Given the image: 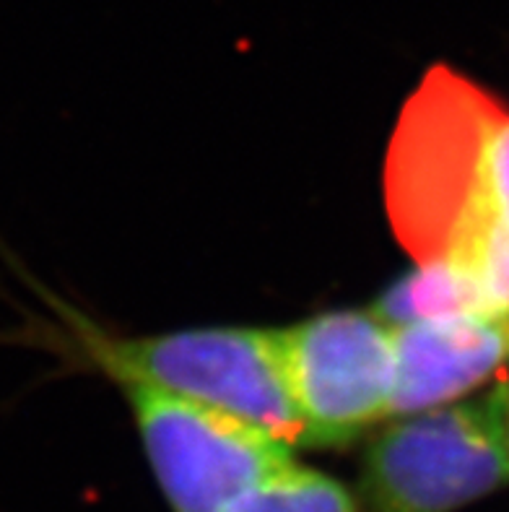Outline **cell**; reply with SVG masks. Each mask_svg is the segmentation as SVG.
I'll return each mask as SVG.
<instances>
[{
    "label": "cell",
    "mask_w": 509,
    "mask_h": 512,
    "mask_svg": "<svg viewBox=\"0 0 509 512\" xmlns=\"http://www.w3.org/2000/svg\"><path fill=\"white\" fill-rule=\"evenodd\" d=\"M385 208L419 263L471 273L509 315V107L450 65H434L400 110L385 159Z\"/></svg>",
    "instance_id": "1"
},
{
    "label": "cell",
    "mask_w": 509,
    "mask_h": 512,
    "mask_svg": "<svg viewBox=\"0 0 509 512\" xmlns=\"http://www.w3.org/2000/svg\"><path fill=\"white\" fill-rule=\"evenodd\" d=\"M102 370L123 385H146L203 403L304 448L281 331L193 328L141 338H86Z\"/></svg>",
    "instance_id": "2"
},
{
    "label": "cell",
    "mask_w": 509,
    "mask_h": 512,
    "mask_svg": "<svg viewBox=\"0 0 509 512\" xmlns=\"http://www.w3.org/2000/svg\"><path fill=\"white\" fill-rule=\"evenodd\" d=\"M509 385L408 414L372 440L359 510L458 512L509 484Z\"/></svg>",
    "instance_id": "3"
},
{
    "label": "cell",
    "mask_w": 509,
    "mask_h": 512,
    "mask_svg": "<svg viewBox=\"0 0 509 512\" xmlns=\"http://www.w3.org/2000/svg\"><path fill=\"white\" fill-rule=\"evenodd\" d=\"M143 450L172 512H226L294 448L258 424L146 385H125Z\"/></svg>",
    "instance_id": "4"
},
{
    "label": "cell",
    "mask_w": 509,
    "mask_h": 512,
    "mask_svg": "<svg viewBox=\"0 0 509 512\" xmlns=\"http://www.w3.org/2000/svg\"><path fill=\"white\" fill-rule=\"evenodd\" d=\"M304 448H336L393 406V325L374 310H336L281 331Z\"/></svg>",
    "instance_id": "5"
},
{
    "label": "cell",
    "mask_w": 509,
    "mask_h": 512,
    "mask_svg": "<svg viewBox=\"0 0 509 512\" xmlns=\"http://www.w3.org/2000/svg\"><path fill=\"white\" fill-rule=\"evenodd\" d=\"M390 414L452 403L509 362V315H455L398 325Z\"/></svg>",
    "instance_id": "6"
},
{
    "label": "cell",
    "mask_w": 509,
    "mask_h": 512,
    "mask_svg": "<svg viewBox=\"0 0 509 512\" xmlns=\"http://www.w3.org/2000/svg\"><path fill=\"white\" fill-rule=\"evenodd\" d=\"M374 312L393 328L455 315H497L471 273L450 260L419 263L416 271L385 289Z\"/></svg>",
    "instance_id": "7"
},
{
    "label": "cell",
    "mask_w": 509,
    "mask_h": 512,
    "mask_svg": "<svg viewBox=\"0 0 509 512\" xmlns=\"http://www.w3.org/2000/svg\"><path fill=\"white\" fill-rule=\"evenodd\" d=\"M226 512H361L341 481L323 471L289 463L247 489Z\"/></svg>",
    "instance_id": "8"
},
{
    "label": "cell",
    "mask_w": 509,
    "mask_h": 512,
    "mask_svg": "<svg viewBox=\"0 0 509 512\" xmlns=\"http://www.w3.org/2000/svg\"><path fill=\"white\" fill-rule=\"evenodd\" d=\"M507 435H509V429H507Z\"/></svg>",
    "instance_id": "9"
}]
</instances>
